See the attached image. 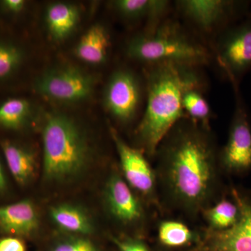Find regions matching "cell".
I'll list each match as a JSON object with an SVG mask.
<instances>
[{"mask_svg": "<svg viewBox=\"0 0 251 251\" xmlns=\"http://www.w3.org/2000/svg\"><path fill=\"white\" fill-rule=\"evenodd\" d=\"M157 152L167 187L175 201L190 210L202 207L216 181L217 155L208 126L183 119L166 135Z\"/></svg>", "mask_w": 251, "mask_h": 251, "instance_id": "cell-1", "label": "cell"}, {"mask_svg": "<svg viewBox=\"0 0 251 251\" xmlns=\"http://www.w3.org/2000/svg\"><path fill=\"white\" fill-rule=\"evenodd\" d=\"M200 67L173 63L148 65L146 103L137 137L144 151L153 156L176 124L188 118L182 105L188 89L204 87Z\"/></svg>", "mask_w": 251, "mask_h": 251, "instance_id": "cell-2", "label": "cell"}, {"mask_svg": "<svg viewBox=\"0 0 251 251\" xmlns=\"http://www.w3.org/2000/svg\"><path fill=\"white\" fill-rule=\"evenodd\" d=\"M126 53L147 66L173 63L201 68L212 59L205 46L173 21H163L133 36L127 43Z\"/></svg>", "mask_w": 251, "mask_h": 251, "instance_id": "cell-3", "label": "cell"}, {"mask_svg": "<svg viewBox=\"0 0 251 251\" xmlns=\"http://www.w3.org/2000/svg\"><path fill=\"white\" fill-rule=\"evenodd\" d=\"M42 140L46 179L67 181L85 169L91 156L90 145L83 130L72 117L61 112L49 114Z\"/></svg>", "mask_w": 251, "mask_h": 251, "instance_id": "cell-4", "label": "cell"}, {"mask_svg": "<svg viewBox=\"0 0 251 251\" xmlns=\"http://www.w3.org/2000/svg\"><path fill=\"white\" fill-rule=\"evenodd\" d=\"M250 1L239 0H179L176 9L204 34H219L249 14Z\"/></svg>", "mask_w": 251, "mask_h": 251, "instance_id": "cell-5", "label": "cell"}, {"mask_svg": "<svg viewBox=\"0 0 251 251\" xmlns=\"http://www.w3.org/2000/svg\"><path fill=\"white\" fill-rule=\"evenodd\" d=\"M218 65L230 84H240L251 70V16L219 34L214 48Z\"/></svg>", "mask_w": 251, "mask_h": 251, "instance_id": "cell-6", "label": "cell"}, {"mask_svg": "<svg viewBox=\"0 0 251 251\" xmlns=\"http://www.w3.org/2000/svg\"><path fill=\"white\" fill-rule=\"evenodd\" d=\"M231 85L235 103L228 139L220 153V161L227 173L241 175L251 170V125L239 85Z\"/></svg>", "mask_w": 251, "mask_h": 251, "instance_id": "cell-7", "label": "cell"}, {"mask_svg": "<svg viewBox=\"0 0 251 251\" xmlns=\"http://www.w3.org/2000/svg\"><path fill=\"white\" fill-rule=\"evenodd\" d=\"M36 92L61 103H77L91 97L94 77L78 68L63 67L47 71L35 82Z\"/></svg>", "mask_w": 251, "mask_h": 251, "instance_id": "cell-8", "label": "cell"}, {"mask_svg": "<svg viewBox=\"0 0 251 251\" xmlns=\"http://www.w3.org/2000/svg\"><path fill=\"white\" fill-rule=\"evenodd\" d=\"M143 85L133 71L120 68L112 73L105 85L103 104L117 121L128 123L136 117L143 103Z\"/></svg>", "mask_w": 251, "mask_h": 251, "instance_id": "cell-9", "label": "cell"}, {"mask_svg": "<svg viewBox=\"0 0 251 251\" xmlns=\"http://www.w3.org/2000/svg\"><path fill=\"white\" fill-rule=\"evenodd\" d=\"M231 193L239 209V218L230 228L212 230L211 245L215 251H251V197L236 188Z\"/></svg>", "mask_w": 251, "mask_h": 251, "instance_id": "cell-10", "label": "cell"}, {"mask_svg": "<svg viewBox=\"0 0 251 251\" xmlns=\"http://www.w3.org/2000/svg\"><path fill=\"white\" fill-rule=\"evenodd\" d=\"M110 133L128 184L144 195L152 194L155 176L143 151L128 145L114 128H110Z\"/></svg>", "mask_w": 251, "mask_h": 251, "instance_id": "cell-11", "label": "cell"}, {"mask_svg": "<svg viewBox=\"0 0 251 251\" xmlns=\"http://www.w3.org/2000/svg\"><path fill=\"white\" fill-rule=\"evenodd\" d=\"M105 199L112 215L122 224H135L143 219L141 204L120 175H112L109 179Z\"/></svg>", "mask_w": 251, "mask_h": 251, "instance_id": "cell-12", "label": "cell"}, {"mask_svg": "<svg viewBox=\"0 0 251 251\" xmlns=\"http://www.w3.org/2000/svg\"><path fill=\"white\" fill-rule=\"evenodd\" d=\"M39 227V216L30 201L0 207V229L6 233L28 237Z\"/></svg>", "mask_w": 251, "mask_h": 251, "instance_id": "cell-13", "label": "cell"}, {"mask_svg": "<svg viewBox=\"0 0 251 251\" xmlns=\"http://www.w3.org/2000/svg\"><path fill=\"white\" fill-rule=\"evenodd\" d=\"M111 4L115 12L125 19L147 18L148 28L163 22L171 6L166 0H115Z\"/></svg>", "mask_w": 251, "mask_h": 251, "instance_id": "cell-14", "label": "cell"}, {"mask_svg": "<svg viewBox=\"0 0 251 251\" xmlns=\"http://www.w3.org/2000/svg\"><path fill=\"white\" fill-rule=\"evenodd\" d=\"M110 47L108 30L103 25H93L82 36L75 46V54L82 62L100 65L108 59Z\"/></svg>", "mask_w": 251, "mask_h": 251, "instance_id": "cell-15", "label": "cell"}, {"mask_svg": "<svg viewBox=\"0 0 251 251\" xmlns=\"http://www.w3.org/2000/svg\"><path fill=\"white\" fill-rule=\"evenodd\" d=\"M80 11L75 5L67 2H54L48 6L46 21L48 29L54 40L65 39L76 27Z\"/></svg>", "mask_w": 251, "mask_h": 251, "instance_id": "cell-16", "label": "cell"}, {"mask_svg": "<svg viewBox=\"0 0 251 251\" xmlns=\"http://www.w3.org/2000/svg\"><path fill=\"white\" fill-rule=\"evenodd\" d=\"M1 148L15 180L22 186L27 184L35 175L36 163L34 153L10 141L2 142Z\"/></svg>", "mask_w": 251, "mask_h": 251, "instance_id": "cell-17", "label": "cell"}, {"mask_svg": "<svg viewBox=\"0 0 251 251\" xmlns=\"http://www.w3.org/2000/svg\"><path fill=\"white\" fill-rule=\"evenodd\" d=\"M50 216L54 224L68 232L89 234L93 230L90 218L77 206L68 204L54 206L50 209Z\"/></svg>", "mask_w": 251, "mask_h": 251, "instance_id": "cell-18", "label": "cell"}, {"mask_svg": "<svg viewBox=\"0 0 251 251\" xmlns=\"http://www.w3.org/2000/svg\"><path fill=\"white\" fill-rule=\"evenodd\" d=\"M31 113V104L26 99H7L0 104V127L20 129L26 125Z\"/></svg>", "mask_w": 251, "mask_h": 251, "instance_id": "cell-19", "label": "cell"}, {"mask_svg": "<svg viewBox=\"0 0 251 251\" xmlns=\"http://www.w3.org/2000/svg\"><path fill=\"white\" fill-rule=\"evenodd\" d=\"M239 209L236 203L223 199L204 212L206 221L212 230L222 231L230 228L239 218Z\"/></svg>", "mask_w": 251, "mask_h": 251, "instance_id": "cell-20", "label": "cell"}, {"mask_svg": "<svg viewBox=\"0 0 251 251\" xmlns=\"http://www.w3.org/2000/svg\"><path fill=\"white\" fill-rule=\"evenodd\" d=\"M202 87L188 89L183 96L182 105L188 118L201 125L208 126L211 112L207 100L203 96Z\"/></svg>", "mask_w": 251, "mask_h": 251, "instance_id": "cell-21", "label": "cell"}, {"mask_svg": "<svg viewBox=\"0 0 251 251\" xmlns=\"http://www.w3.org/2000/svg\"><path fill=\"white\" fill-rule=\"evenodd\" d=\"M158 238L163 245L179 247L186 245L193 239V233L186 225L175 221L161 223L158 228Z\"/></svg>", "mask_w": 251, "mask_h": 251, "instance_id": "cell-22", "label": "cell"}, {"mask_svg": "<svg viewBox=\"0 0 251 251\" xmlns=\"http://www.w3.org/2000/svg\"><path fill=\"white\" fill-rule=\"evenodd\" d=\"M23 58V52L16 46L0 44V79L11 75L19 67Z\"/></svg>", "mask_w": 251, "mask_h": 251, "instance_id": "cell-23", "label": "cell"}, {"mask_svg": "<svg viewBox=\"0 0 251 251\" xmlns=\"http://www.w3.org/2000/svg\"><path fill=\"white\" fill-rule=\"evenodd\" d=\"M50 251H98L93 243L85 239H76L61 243Z\"/></svg>", "mask_w": 251, "mask_h": 251, "instance_id": "cell-24", "label": "cell"}, {"mask_svg": "<svg viewBox=\"0 0 251 251\" xmlns=\"http://www.w3.org/2000/svg\"><path fill=\"white\" fill-rule=\"evenodd\" d=\"M112 240L120 251H149L145 244L138 241L121 240L115 237H112Z\"/></svg>", "mask_w": 251, "mask_h": 251, "instance_id": "cell-25", "label": "cell"}, {"mask_svg": "<svg viewBox=\"0 0 251 251\" xmlns=\"http://www.w3.org/2000/svg\"><path fill=\"white\" fill-rule=\"evenodd\" d=\"M0 251H26V247L18 238L6 237L0 239Z\"/></svg>", "mask_w": 251, "mask_h": 251, "instance_id": "cell-26", "label": "cell"}, {"mask_svg": "<svg viewBox=\"0 0 251 251\" xmlns=\"http://www.w3.org/2000/svg\"><path fill=\"white\" fill-rule=\"evenodd\" d=\"M5 9L9 10V11L13 13L21 12L25 6V1L24 0H5L3 1Z\"/></svg>", "mask_w": 251, "mask_h": 251, "instance_id": "cell-27", "label": "cell"}, {"mask_svg": "<svg viewBox=\"0 0 251 251\" xmlns=\"http://www.w3.org/2000/svg\"><path fill=\"white\" fill-rule=\"evenodd\" d=\"M6 188V179L5 176L4 171H3L2 166H1V162H0V191H4Z\"/></svg>", "mask_w": 251, "mask_h": 251, "instance_id": "cell-28", "label": "cell"}]
</instances>
